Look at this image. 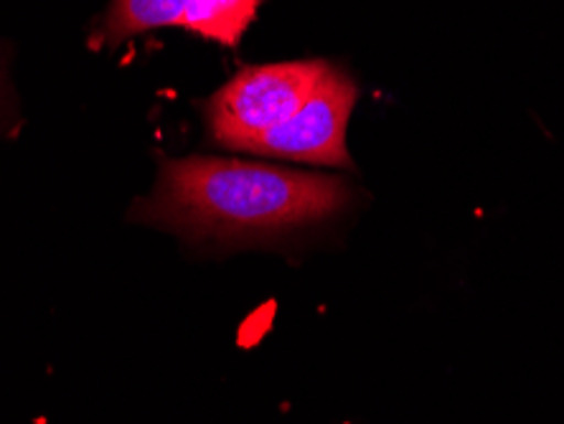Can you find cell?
I'll list each match as a JSON object with an SVG mask.
<instances>
[{"instance_id": "cell-1", "label": "cell", "mask_w": 564, "mask_h": 424, "mask_svg": "<svg viewBox=\"0 0 564 424\" xmlns=\"http://www.w3.org/2000/svg\"><path fill=\"white\" fill-rule=\"evenodd\" d=\"M351 198L346 181L239 157L165 161L132 219L198 239L270 237L330 219Z\"/></svg>"}, {"instance_id": "cell-2", "label": "cell", "mask_w": 564, "mask_h": 424, "mask_svg": "<svg viewBox=\"0 0 564 424\" xmlns=\"http://www.w3.org/2000/svg\"><path fill=\"white\" fill-rule=\"evenodd\" d=\"M328 66L321 59L247 66L212 97L214 140L247 153L257 138L285 122L311 97Z\"/></svg>"}, {"instance_id": "cell-3", "label": "cell", "mask_w": 564, "mask_h": 424, "mask_svg": "<svg viewBox=\"0 0 564 424\" xmlns=\"http://www.w3.org/2000/svg\"><path fill=\"white\" fill-rule=\"evenodd\" d=\"M356 85L344 72L328 66L311 97L290 118L257 138L247 153L282 161L351 168L346 151V128L356 105Z\"/></svg>"}, {"instance_id": "cell-4", "label": "cell", "mask_w": 564, "mask_h": 424, "mask_svg": "<svg viewBox=\"0 0 564 424\" xmlns=\"http://www.w3.org/2000/svg\"><path fill=\"white\" fill-rule=\"evenodd\" d=\"M262 0H188L181 26L196 36L237 46L250 29Z\"/></svg>"}, {"instance_id": "cell-5", "label": "cell", "mask_w": 564, "mask_h": 424, "mask_svg": "<svg viewBox=\"0 0 564 424\" xmlns=\"http://www.w3.org/2000/svg\"><path fill=\"white\" fill-rule=\"evenodd\" d=\"M188 0H112L105 21V36L120 44L140 33L181 26Z\"/></svg>"}]
</instances>
